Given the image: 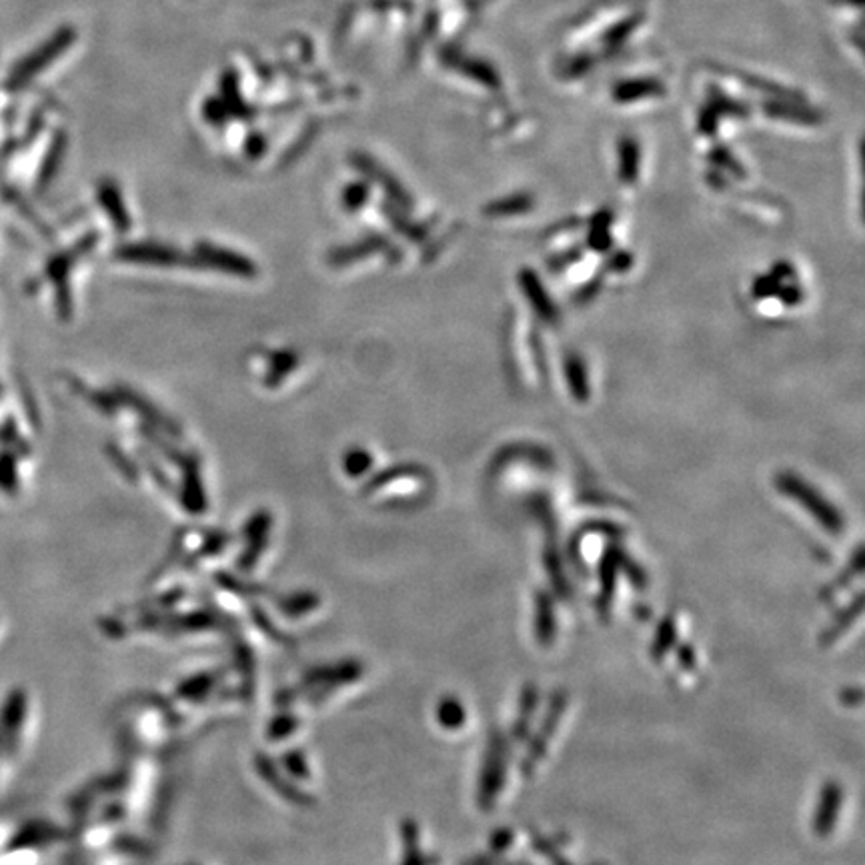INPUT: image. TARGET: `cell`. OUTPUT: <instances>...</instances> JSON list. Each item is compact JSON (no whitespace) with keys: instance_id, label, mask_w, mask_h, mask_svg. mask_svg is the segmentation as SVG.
I'll list each match as a JSON object with an SVG mask.
<instances>
[{"instance_id":"1","label":"cell","mask_w":865,"mask_h":865,"mask_svg":"<svg viewBox=\"0 0 865 865\" xmlns=\"http://www.w3.org/2000/svg\"><path fill=\"white\" fill-rule=\"evenodd\" d=\"M508 777V743L501 733H493L489 739V748L485 753L483 767L479 775L477 804L481 809H491L496 799L503 792Z\"/></svg>"},{"instance_id":"2","label":"cell","mask_w":865,"mask_h":865,"mask_svg":"<svg viewBox=\"0 0 865 865\" xmlns=\"http://www.w3.org/2000/svg\"><path fill=\"white\" fill-rule=\"evenodd\" d=\"M777 487L792 499H796L799 505L808 509L809 515H813L830 533H840L843 530L842 515L838 513V509L831 508L823 497L816 493L801 479H797V477L789 474L779 475Z\"/></svg>"},{"instance_id":"3","label":"cell","mask_w":865,"mask_h":865,"mask_svg":"<svg viewBox=\"0 0 865 865\" xmlns=\"http://www.w3.org/2000/svg\"><path fill=\"white\" fill-rule=\"evenodd\" d=\"M566 693H555V697L551 699V704H549V709H547V717L543 719V726L539 727L537 736L531 739L530 753H527V760L523 763V773H525V775H531L533 770H535V765L542 760L543 751L547 750V746H549V741H551V736H554L555 729H557L559 719L566 714Z\"/></svg>"},{"instance_id":"4","label":"cell","mask_w":865,"mask_h":865,"mask_svg":"<svg viewBox=\"0 0 865 865\" xmlns=\"http://www.w3.org/2000/svg\"><path fill=\"white\" fill-rule=\"evenodd\" d=\"M843 806V789L838 782H828L819 794L818 808L813 813V833L818 838H828L835 830L840 811Z\"/></svg>"},{"instance_id":"5","label":"cell","mask_w":865,"mask_h":865,"mask_svg":"<svg viewBox=\"0 0 865 865\" xmlns=\"http://www.w3.org/2000/svg\"><path fill=\"white\" fill-rule=\"evenodd\" d=\"M555 634H557V625H555L554 603L547 593H539L535 605V635L543 647H549L554 644Z\"/></svg>"},{"instance_id":"6","label":"cell","mask_w":865,"mask_h":865,"mask_svg":"<svg viewBox=\"0 0 865 865\" xmlns=\"http://www.w3.org/2000/svg\"><path fill=\"white\" fill-rule=\"evenodd\" d=\"M862 612H864V597L860 593V595H855L852 605H847L842 613H838L833 617L830 627L821 635V646H831L838 637H842L854 625L855 619L862 615Z\"/></svg>"},{"instance_id":"7","label":"cell","mask_w":865,"mask_h":865,"mask_svg":"<svg viewBox=\"0 0 865 865\" xmlns=\"http://www.w3.org/2000/svg\"><path fill=\"white\" fill-rule=\"evenodd\" d=\"M617 566H619V555L615 551L603 557L600 571V597H597V612L607 613V607L612 605L615 583H617Z\"/></svg>"},{"instance_id":"8","label":"cell","mask_w":865,"mask_h":865,"mask_svg":"<svg viewBox=\"0 0 865 865\" xmlns=\"http://www.w3.org/2000/svg\"><path fill=\"white\" fill-rule=\"evenodd\" d=\"M663 93L661 84L653 81V79H635L634 82H624L615 89V99L619 103H634L639 99H647V96H656V94Z\"/></svg>"},{"instance_id":"9","label":"cell","mask_w":865,"mask_h":865,"mask_svg":"<svg viewBox=\"0 0 865 865\" xmlns=\"http://www.w3.org/2000/svg\"><path fill=\"white\" fill-rule=\"evenodd\" d=\"M537 699H539L537 687H535V685H527L525 692L521 695L520 716H517L515 729H513V736H515L517 741L525 738V733H527V729H530L531 719H533L535 709H537Z\"/></svg>"},{"instance_id":"10","label":"cell","mask_w":865,"mask_h":865,"mask_svg":"<svg viewBox=\"0 0 865 865\" xmlns=\"http://www.w3.org/2000/svg\"><path fill=\"white\" fill-rule=\"evenodd\" d=\"M439 724L445 729H459L465 724L467 712L463 707L459 699L455 697H445L437 709Z\"/></svg>"},{"instance_id":"11","label":"cell","mask_w":865,"mask_h":865,"mask_svg":"<svg viewBox=\"0 0 865 865\" xmlns=\"http://www.w3.org/2000/svg\"><path fill=\"white\" fill-rule=\"evenodd\" d=\"M405 860L403 865H428L429 860L421 854V843H419V830L413 821H407L403 826Z\"/></svg>"},{"instance_id":"12","label":"cell","mask_w":865,"mask_h":865,"mask_svg":"<svg viewBox=\"0 0 865 865\" xmlns=\"http://www.w3.org/2000/svg\"><path fill=\"white\" fill-rule=\"evenodd\" d=\"M675 637H678V625H675V619L673 617H665L661 625H659L658 634H656V641H653V647H651V656L653 659H663V656L670 651L673 644H675Z\"/></svg>"},{"instance_id":"13","label":"cell","mask_w":865,"mask_h":865,"mask_svg":"<svg viewBox=\"0 0 865 865\" xmlns=\"http://www.w3.org/2000/svg\"><path fill=\"white\" fill-rule=\"evenodd\" d=\"M637 147L631 140H624L622 143V179L624 181H634L635 173H637Z\"/></svg>"},{"instance_id":"14","label":"cell","mask_w":865,"mask_h":865,"mask_svg":"<svg viewBox=\"0 0 865 865\" xmlns=\"http://www.w3.org/2000/svg\"><path fill=\"white\" fill-rule=\"evenodd\" d=\"M317 597H312V595H297V597H291V600L281 601V612L288 615V617H299L303 613H307V610H303V605L305 607H315L317 605Z\"/></svg>"},{"instance_id":"15","label":"cell","mask_w":865,"mask_h":865,"mask_svg":"<svg viewBox=\"0 0 865 865\" xmlns=\"http://www.w3.org/2000/svg\"><path fill=\"white\" fill-rule=\"evenodd\" d=\"M523 287L527 288V295L535 297V307L543 312V315H551V303L547 299V295H543L542 287L537 285V281L533 275H525L523 277Z\"/></svg>"},{"instance_id":"16","label":"cell","mask_w":865,"mask_h":865,"mask_svg":"<svg viewBox=\"0 0 865 865\" xmlns=\"http://www.w3.org/2000/svg\"><path fill=\"white\" fill-rule=\"evenodd\" d=\"M567 375H569V383H571L576 395L585 397V373H583V367H581L579 361H571L567 365Z\"/></svg>"},{"instance_id":"17","label":"cell","mask_w":865,"mask_h":865,"mask_svg":"<svg viewBox=\"0 0 865 865\" xmlns=\"http://www.w3.org/2000/svg\"><path fill=\"white\" fill-rule=\"evenodd\" d=\"M295 727H297V719H295V717H281L278 721H275V724L271 726L269 736H271V739H283L285 736H291V733L295 731Z\"/></svg>"},{"instance_id":"18","label":"cell","mask_w":865,"mask_h":865,"mask_svg":"<svg viewBox=\"0 0 865 865\" xmlns=\"http://www.w3.org/2000/svg\"><path fill=\"white\" fill-rule=\"evenodd\" d=\"M263 775H265L269 782H273V784H281V779H278L277 773L271 772V770H269V773L263 772ZM278 787H283V789H281V794H283V796L285 797L288 796V799H295V797H299V794H297V792H293V789H288V787H285V785H278Z\"/></svg>"},{"instance_id":"19","label":"cell","mask_w":865,"mask_h":865,"mask_svg":"<svg viewBox=\"0 0 865 865\" xmlns=\"http://www.w3.org/2000/svg\"><path fill=\"white\" fill-rule=\"evenodd\" d=\"M680 663L685 670H693V665H695V656H693L692 647L685 646L681 649Z\"/></svg>"},{"instance_id":"20","label":"cell","mask_w":865,"mask_h":865,"mask_svg":"<svg viewBox=\"0 0 865 865\" xmlns=\"http://www.w3.org/2000/svg\"><path fill=\"white\" fill-rule=\"evenodd\" d=\"M513 840V835L509 833V831H499L496 835V840H493V850L496 852H501V850H505L509 843Z\"/></svg>"},{"instance_id":"21","label":"cell","mask_w":865,"mask_h":865,"mask_svg":"<svg viewBox=\"0 0 865 865\" xmlns=\"http://www.w3.org/2000/svg\"><path fill=\"white\" fill-rule=\"evenodd\" d=\"M842 699L845 704L854 705L855 707V705L862 704V692H860L857 687H854V690H845Z\"/></svg>"}]
</instances>
